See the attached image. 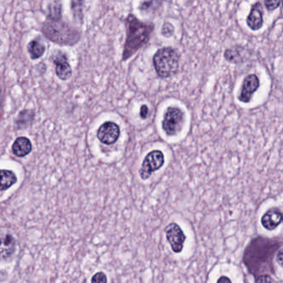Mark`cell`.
I'll use <instances>...</instances> for the list:
<instances>
[{"instance_id": "obj_11", "label": "cell", "mask_w": 283, "mask_h": 283, "mask_svg": "<svg viewBox=\"0 0 283 283\" xmlns=\"http://www.w3.org/2000/svg\"><path fill=\"white\" fill-rule=\"evenodd\" d=\"M53 63L56 65L55 71L58 78L62 81H66L71 77L72 70H71V66L68 63V57L65 54L61 53V54H59L53 60Z\"/></svg>"}, {"instance_id": "obj_14", "label": "cell", "mask_w": 283, "mask_h": 283, "mask_svg": "<svg viewBox=\"0 0 283 283\" xmlns=\"http://www.w3.org/2000/svg\"><path fill=\"white\" fill-rule=\"evenodd\" d=\"M40 40H32L28 45V52H29V56L31 57V59H38L45 53V45Z\"/></svg>"}, {"instance_id": "obj_23", "label": "cell", "mask_w": 283, "mask_h": 283, "mask_svg": "<svg viewBox=\"0 0 283 283\" xmlns=\"http://www.w3.org/2000/svg\"><path fill=\"white\" fill-rule=\"evenodd\" d=\"M217 283H232V282L228 277H221Z\"/></svg>"}, {"instance_id": "obj_12", "label": "cell", "mask_w": 283, "mask_h": 283, "mask_svg": "<svg viewBox=\"0 0 283 283\" xmlns=\"http://www.w3.org/2000/svg\"><path fill=\"white\" fill-rule=\"evenodd\" d=\"M247 23L252 30H258L263 26L264 10L260 3H256L253 4L249 15L247 18Z\"/></svg>"}, {"instance_id": "obj_19", "label": "cell", "mask_w": 283, "mask_h": 283, "mask_svg": "<svg viewBox=\"0 0 283 283\" xmlns=\"http://www.w3.org/2000/svg\"><path fill=\"white\" fill-rule=\"evenodd\" d=\"M256 283H274L270 275H261L256 278Z\"/></svg>"}, {"instance_id": "obj_4", "label": "cell", "mask_w": 283, "mask_h": 283, "mask_svg": "<svg viewBox=\"0 0 283 283\" xmlns=\"http://www.w3.org/2000/svg\"><path fill=\"white\" fill-rule=\"evenodd\" d=\"M153 63L159 77L168 78L178 71L179 56L174 48H159L154 55Z\"/></svg>"}, {"instance_id": "obj_18", "label": "cell", "mask_w": 283, "mask_h": 283, "mask_svg": "<svg viewBox=\"0 0 283 283\" xmlns=\"http://www.w3.org/2000/svg\"><path fill=\"white\" fill-rule=\"evenodd\" d=\"M173 26L171 25L170 23H164V26H163V29H162V34L164 36L170 37L173 34Z\"/></svg>"}, {"instance_id": "obj_21", "label": "cell", "mask_w": 283, "mask_h": 283, "mask_svg": "<svg viewBox=\"0 0 283 283\" xmlns=\"http://www.w3.org/2000/svg\"><path fill=\"white\" fill-rule=\"evenodd\" d=\"M148 113H149V109H148L147 106L142 105V107H141V113H140V116L142 119H145L148 116Z\"/></svg>"}, {"instance_id": "obj_8", "label": "cell", "mask_w": 283, "mask_h": 283, "mask_svg": "<svg viewBox=\"0 0 283 283\" xmlns=\"http://www.w3.org/2000/svg\"><path fill=\"white\" fill-rule=\"evenodd\" d=\"M120 130L119 125L112 122H106L102 124L98 130L96 136L100 142L105 144H113L119 139Z\"/></svg>"}, {"instance_id": "obj_1", "label": "cell", "mask_w": 283, "mask_h": 283, "mask_svg": "<svg viewBox=\"0 0 283 283\" xmlns=\"http://www.w3.org/2000/svg\"><path fill=\"white\" fill-rule=\"evenodd\" d=\"M282 246V242L271 238L258 237L247 247L244 263L255 278L261 275L274 273L272 259Z\"/></svg>"}, {"instance_id": "obj_6", "label": "cell", "mask_w": 283, "mask_h": 283, "mask_svg": "<svg viewBox=\"0 0 283 283\" xmlns=\"http://www.w3.org/2000/svg\"><path fill=\"white\" fill-rule=\"evenodd\" d=\"M164 164V156L162 151L158 150L150 151L144 157V161L142 163V168L139 171L141 178L143 180H146L155 171L159 170Z\"/></svg>"}, {"instance_id": "obj_9", "label": "cell", "mask_w": 283, "mask_h": 283, "mask_svg": "<svg viewBox=\"0 0 283 283\" xmlns=\"http://www.w3.org/2000/svg\"><path fill=\"white\" fill-rule=\"evenodd\" d=\"M259 86H260V82H259L258 76H256L255 74H251V75L247 76L244 78L240 94L238 96L239 101L244 102V103L249 102L252 99L253 93L259 88Z\"/></svg>"}, {"instance_id": "obj_13", "label": "cell", "mask_w": 283, "mask_h": 283, "mask_svg": "<svg viewBox=\"0 0 283 283\" xmlns=\"http://www.w3.org/2000/svg\"><path fill=\"white\" fill-rule=\"evenodd\" d=\"M33 145L29 138L22 136L15 140L12 145V151L18 157H24L32 151Z\"/></svg>"}, {"instance_id": "obj_17", "label": "cell", "mask_w": 283, "mask_h": 283, "mask_svg": "<svg viewBox=\"0 0 283 283\" xmlns=\"http://www.w3.org/2000/svg\"><path fill=\"white\" fill-rule=\"evenodd\" d=\"M91 283H107V278L102 272H96L91 278Z\"/></svg>"}, {"instance_id": "obj_5", "label": "cell", "mask_w": 283, "mask_h": 283, "mask_svg": "<svg viewBox=\"0 0 283 283\" xmlns=\"http://www.w3.org/2000/svg\"><path fill=\"white\" fill-rule=\"evenodd\" d=\"M184 124V113L180 108L170 106L164 112L162 128L166 135L176 136L181 131Z\"/></svg>"}, {"instance_id": "obj_22", "label": "cell", "mask_w": 283, "mask_h": 283, "mask_svg": "<svg viewBox=\"0 0 283 283\" xmlns=\"http://www.w3.org/2000/svg\"><path fill=\"white\" fill-rule=\"evenodd\" d=\"M277 262L280 266H283V248L278 252L277 256Z\"/></svg>"}, {"instance_id": "obj_3", "label": "cell", "mask_w": 283, "mask_h": 283, "mask_svg": "<svg viewBox=\"0 0 283 283\" xmlns=\"http://www.w3.org/2000/svg\"><path fill=\"white\" fill-rule=\"evenodd\" d=\"M42 31L50 41L63 45H74L81 37L77 29L61 18V6L55 7L50 11L48 20L43 23Z\"/></svg>"}, {"instance_id": "obj_2", "label": "cell", "mask_w": 283, "mask_h": 283, "mask_svg": "<svg viewBox=\"0 0 283 283\" xmlns=\"http://www.w3.org/2000/svg\"><path fill=\"white\" fill-rule=\"evenodd\" d=\"M125 24L126 38L122 54L123 61L129 59L143 46L145 45L155 29L154 24L142 22L132 14L128 15L125 18Z\"/></svg>"}, {"instance_id": "obj_20", "label": "cell", "mask_w": 283, "mask_h": 283, "mask_svg": "<svg viewBox=\"0 0 283 283\" xmlns=\"http://www.w3.org/2000/svg\"><path fill=\"white\" fill-rule=\"evenodd\" d=\"M264 3H265L266 9L268 10H274L279 6L280 2L279 1H265Z\"/></svg>"}, {"instance_id": "obj_16", "label": "cell", "mask_w": 283, "mask_h": 283, "mask_svg": "<svg viewBox=\"0 0 283 283\" xmlns=\"http://www.w3.org/2000/svg\"><path fill=\"white\" fill-rule=\"evenodd\" d=\"M15 240L10 234H6L2 239V258L5 259L15 252Z\"/></svg>"}, {"instance_id": "obj_10", "label": "cell", "mask_w": 283, "mask_h": 283, "mask_svg": "<svg viewBox=\"0 0 283 283\" xmlns=\"http://www.w3.org/2000/svg\"><path fill=\"white\" fill-rule=\"evenodd\" d=\"M283 221V212H281L278 209L272 208L269 210L267 212H265V214L263 216L261 219L263 226L266 230H274L276 228L279 226V224Z\"/></svg>"}, {"instance_id": "obj_24", "label": "cell", "mask_w": 283, "mask_h": 283, "mask_svg": "<svg viewBox=\"0 0 283 283\" xmlns=\"http://www.w3.org/2000/svg\"></svg>"}, {"instance_id": "obj_15", "label": "cell", "mask_w": 283, "mask_h": 283, "mask_svg": "<svg viewBox=\"0 0 283 283\" xmlns=\"http://www.w3.org/2000/svg\"><path fill=\"white\" fill-rule=\"evenodd\" d=\"M16 174L9 170H1V190L5 191L9 190L14 184L17 183Z\"/></svg>"}, {"instance_id": "obj_7", "label": "cell", "mask_w": 283, "mask_h": 283, "mask_svg": "<svg viewBox=\"0 0 283 283\" xmlns=\"http://www.w3.org/2000/svg\"><path fill=\"white\" fill-rule=\"evenodd\" d=\"M164 232L173 252L176 253L181 252L184 248V241L186 239L181 228L176 223H171L166 226Z\"/></svg>"}]
</instances>
